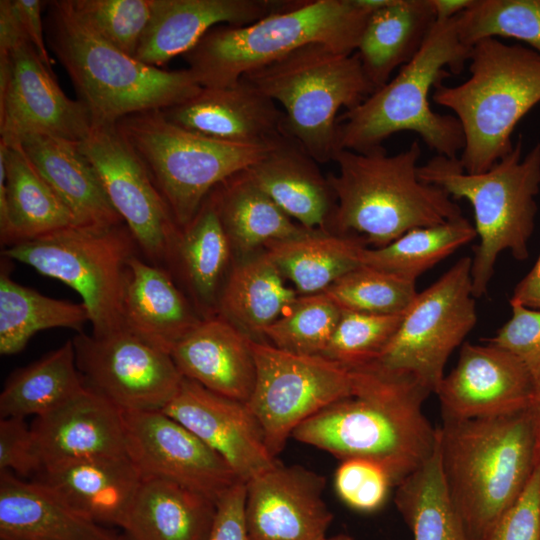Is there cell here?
Wrapping results in <instances>:
<instances>
[{"label":"cell","mask_w":540,"mask_h":540,"mask_svg":"<svg viewBox=\"0 0 540 540\" xmlns=\"http://www.w3.org/2000/svg\"><path fill=\"white\" fill-rule=\"evenodd\" d=\"M355 370L352 394L316 413L291 438L340 461L359 458L381 466L398 485L434 452L438 428L423 413L431 392L411 376L373 364Z\"/></svg>","instance_id":"1"},{"label":"cell","mask_w":540,"mask_h":540,"mask_svg":"<svg viewBox=\"0 0 540 540\" xmlns=\"http://www.w3.org/2000/svg\"><path fill=\"white\" fill-rule=\"evenodd\" d=\"M421 146L417 140L397 154L383 146L367 152L338 150V174L327 179L335 197L329 225L336 233L362 235L372 248L383 247L404 233L463 216L443 189L418 175Z\"/></svg>","instance_id":"2"},{"label":"cell","mask_w":540,"mask_h":540,"mask_svg":"<svg viewBox=\"0 0 540 540\" xmlns=\"http://www.w3.org/2000/svg\"><path fill=\"white\" fill-rule=\"evenodd\" d=\"M44 20L48 49L70 77L89 111L92 126L181 103L202 86L187 68L164 70L145 64L95 33L69 0L48 1Z\"/></svg>","instance_id":"3"},{"label":"cell","mask_w":540,"mask_h":540,"mask_svg":"<svg viewBox=\"0 0 540 540\" xmlns=\"http://www.w3.org/2000/svg\"><path fill=\"white\" fill-rule=\"evenodd\" d=\"M457 16L436 21L418 53L395 77L338 116L337 151L367 152L395 133L411 131L438 155L457 158L464 146L459 121L434 112L429 104L431 89L461 73L469 60L471 46L459 37Z\"/></svg>","instance_id":"4"},{"label":"cell","mask_w":540,"mask_h":540,"mask_svg":"<svg viewBox=\"0 0 540 540\" xmlns=\"http://www.w3.org/2000/svg\"><path fill=\"white\" fill-rule=\"evenodd\" d=\"M438 436L443 475L466 534L482 540L536 469L530 412L443 419Z\"/></svg>","instance_id":"5"},{"label":"cell","mask_w":540,"mask_h":540,"mask_svg":"<svg viewBox=\"0 0 540 540\" xmlns=\"http://www.w3.org/2000/svg\"><path fill=\"white\" fill-rule=\"evenodd\" d=\"M372 12L362 0L296 1L248 25L216 26L183 57L202 87H229L311 43L355 53Z\"/></svg>","instance_id":"6"},{"label":"cell","mask_w":540,"mask_h":540,"mask_svg":"<svg viewBox=\"0 0 540 540\" xmlns=\"http://www.w3.org/2000/svg\"><path fill=\"white\" fill-rule=\"evenodd\" d=\"M418 175L453 199H466L473 208L479 238L471 266L475 298L487 293L503 251L518 261L529 257L540 191V143L523 155L519 137L510 153L483 173H468L458 157L437 155L419 165Z\"/></svg>","instance_id":"7"},{"label":"cell","mask_w":540,"mask_h":540,"mask_svg":"<svg viewBox=\"0 0 540 540\" xmlns=\"http://www.w3.org/2000/svg\"><path fill=\"white\" fill-rule=\"evenodd\" d=\"M468 61L469 78L455 86L438 84L432 99L461 125L463 169L483 173L510 153L516 125L540 102V55L486 38L471 47Z\"/></svg>","instance_id":"8"},{"label":"cell","mask_w":540,"mask_h":540,"mask_svg":"<svg viewBox=\"0 0 540 540\" xmlns=\"http://www.w3.org/2000/svg\"><path fill=\"white\" fill-rule=\"evenodd\" d=\"M240 79L281 105L287 133L317 163L333 160L337 152L339 110H351L375 92L356 52L321 43L302 46Z\"/></svg>","instance_id":"9"},{"label":"cell","mask_w":540,"mask_h":540,"mask_svg":"<svg viewBox=\"0 0 540 540\" xmlns=\"http://www.w3.org/2000/svg\"><path fill=\"white\" fill-rule=\"evenodd\" d=\"M116 125L181 229L218 184L249 168L274 143L242 144L212 138L170 122L158 109L130 114Z\"/></svg>","instance_id":"10"},{"label":"cell","mask_w":540,"mask_h":540,"mask_svg":"<svg viewBox=\"0 0 540 540\" xmlns=\"http://www.w3.org/2000/svg\"><path fill=\"white\" fill-rule=\"evenodd\" d=\"M137 244L125 223L71 226L5 247L3 256L57 279L82 298L100 336L122 329V304L129 260Z\"/></svg>","instance_id":"11"},{"label":"cell","mask_w":540,"mask_h":540,"mask_svg":"<svg viewBox=\"0 0 540 540\" xmlns=\"http://www.w3.org/2000/svg\"><path fill=\"white\" fill-rule=\"evenodd\" d=\"M472 258H460L437 281L418 292L399 327L371 364L416 379L436 393L452 352L477 322L471 280Z\"/></svg>","instance_id":"12"},{"label":"cell","mask_w":540,"mask_h":540,"mask_svg":"<svg viewBox=\"0 0 540 540\" xmlns=\"http://www.w3.org/2000/svg\"><path fill=\"white\" fill-rule=\"evenodd\" d=\"M256 378L247 405L277 458L293 431L352 394L355 370L322 355L292 353L251 338Z\"/></svg>","instance_id":"13"},{"label":"cell","mask_w":540,"mask_h":540,"mask_svg":"<svg viewBox=\"0 0 540 540\" xmlns=\"http://www.w3.org/2000/svg\"><path fill=\"white\" fill-rule=\"evenodd\" d=\"M78 146L148 262L173 263L181 228L117 125L92 126Z\"/></svg>","instance_id":"14"},{"label":"cell","mask_w":540,"mask_h":540,"mask_svg":"<svg viewBox=\"0 0 540 540\" xmlns=\"http://www.w3.org/2000/svg\"><path fill=\"white\" fill-rule=\"evenodd\" d=\"M72 340L85 387L121 411L162 410L183 381L170 353L124 329Z\"/></svg>","instance_id":"15"},{"label":"cell","mask_w":540,"mask_h":540,"mask_svg":"<svg viewBox=\"0 0 540 540\" xmlns=\"http://www.w3.org/2000/svg\"><path fill=\"white\" fill-rule=\"evenodd\" d=\"M91 129L86 106L66 96L30 42L0 57L1 143L20 146L31 135L79 143Z\"/></svg>","instance_id":"16"},{"label":"cell","mask_w":540,"mask_h":540,"mask_svg":"<svg viewBox=\"0 0 540 540\" xmlns=\"http://www.w3.org/2000/svg\"><path fill=\"white\" fill-rule=\"evenodd\" d=\"M126 455L142 478L172 481L217 500L240 481L194 433L161 410L122 411Z\"/></svg>","instance_id":"17"},{"label":"cell","mask_w":540,"mask_h":540,"mask_svg":"<svg viewBox=\"0 0 540 540\" xmlns=\"http://www.w3.org/2000/svg\"><path fill=\"white\" fill-rule=\"evenodd\" d=\"M443 419L498 417L529 409L535 384L525 366L496 345L464 342L435 393Z\"/></svg>","instance_id":"18"},{"label":"cell","mask_w":540,"mask_h":540,"mask_svg":"<svg viewBox=\"0 0 540 540\" xmlns=\"http://www.w3.org/2000/svg\"><path fill=\"white\" fill-rule=\"evenodd\" d=\"M161 411L215 451L244 483L279 462L269 451L263 430L247 402L183 378L178 392Z\"/></svg>","instance_id":"19"},{"label":"cell","mask_w":540,"mask_h":540,"mask_svg":"<svg viewBox=\"0 0 540 540\" xmlns=\"http://www.w3.org/2000/svg\"><path fill=\"white\" fill-rule=\"evenodd\" d=\"M326 478L280 461L246 483L251 540H323L333 514L323 499Z\"/></svg>","instance_id":"20"},{"label":"cell","mask_w":540,"mask_h":540,"mask_svg":"<svg viewBox=\"0 0 540 540\" xmlns=\"http://www.w3.org/2000/svg\"><path fill=\"white\" fill-rule=\"evenodd\" d=\"M162 112L180 127L228 142L270 144L287 133L283 110L243 79L229 87H202Z\"/></svg>","instance_id":"21"},{"label":"cell","mask_w":540,"mask_h":540,"mask_svg":"<svg viewBox=\"0 0 540 540\" xmlns=\"http://www.w3.org/2000/svg\"><path fill=\"white\" fill-rule=\"evenodd\" d=\"M296 1L155 0L135 58L160 68L190 51L212 28L244 26L292 6Z\"/></svg>","instance_id":"22"},{"label":"cell","mask_w":540,"mask_h":540,"mask_svg":"<svg viewBox=\"0 0 540 540\" xmlns=\"http://www.w3.org/2000/svg\"><path fill=\"white\" fill-rule=\"evenodd\" d=\"M31 430L43 469L84 458L127 456L122 411L88 388L36 417Z\"/></svg>","instance_id":"23"},{"label":"cell","mask_w":540,"mask_h":540,"mask_svg":"<svg viewBox=\"0 0 540 540\" xmlns=\"http://www.w3.org/2000/svg\"><path fill=\"white\" fill-rule=\"evenodd\" d=\"M251 337L224 317L209 316L179 341L171 356L184 378L223 396L247 402L256 365Z\"/></svg>","instance_id":"24"},{"label":"cell","mask_w":540,"mask_h":540,"mask_svg":"<svg viewBox=\"0 0 540 540\" xmlns=\"http://www.w3.org/2000/svg\"><path fill=\"white\" fill-rule=\"evenodd\" d=\"M142 480L127 456H111L45 468L37 481L93 522L122 528Z\"/></svg>","instance_id":"25"},{"label":"cell","mask_w":540,"mask_h":540,"mask_svg":"<svg viewBox=\"0 0 540 540\" xmlns=\"http://www.w3.org/2000/svg\"><path fill=\"white\" fill-rule=\"evenodd\" d=\"M253 183L304 228L326 230L335 208L328 179L288 133L245 170Z\"/></svg>","instance_id":"26"},{"label":"cell","mask_w":540,"mask_h":540,"mask_svg":"<svg viewBox=\"0 0 540 540\" xmlns=\"http://www.w3.org/2000/svg\"><path fill=\"white\" fill-rule=\"evenodd\" d=\"M0 540H126L75 511L39 481L0 472Z\"/></svg>","instance_id":"27"},{"label":"cell","mask_w":540,"mask_h":540,"mask_svg":"<svg viewBox=\"0 0 540 540\" xmlns=\"http://www.w3.org/2000/svg\"><path fill=\"white\" fill-rule=\"evenodd\" d=\"M201 321L161 266L134 255L129 260L122 329L167 353Z\"/></svg>","instance_id":"28"},{"label":"cell","mask_w":540,"mask_h":540,"mask_svg":"<svg viewBox=\"0 0 540 540\" xmlns=\"http://www.w3.org/2000/svg\"><path fill=\"white\" fill-rule=\"evenodd\" d=\"M20 147L74 216L77 226L109 227L124 223L78 143L31 135Z\"/></svg>","instance_id":"29"},{"label":"cell","mask_w":540,"mask_h":540,"mask_svg":"<svg viewBox=\"0 0 540 540\" xmlns=\"http://www.w3.org/2000/svg\"><path fill=\"white\" fill-rule=\"evenodd\" d=\"M216 502L178 483L143 478L122 529L126 540H207Z\"/></svg>","instance_id":"30"},{"label":"cell","mask_w":540,"mask_h":540,"mask_svg":"<svg viewBox=\"0 0 540 540\" xmlns=\"http://www.w3.org/2000/svg\"><path fill=\"white\" fill-rule=\"evenodd\" d=\"M435 23L431 0H389L369 15L356 54L375 91L415 57Z\"/></svg>","instance_id":"31"},{"label":"cell","mask_w":540,"mask_h":540,"mask_svg":"<svg viewBox=\"0 0 540 540\" xmlns=\"http://www.w3.org/2000/svg\"><path fill=\"white\" fill-rule=\"evenodd\" d=\"M5 166L7 226L0 233L5 247L77 226L70 210L40 175L20 146L0 142Z\"/></svg>","instance_id":"32"},{"label":"cell","mask_w":540,"mask_h":540,"mask_svg":"<svg viewBox=\"0 0 540 540\" xmlns=\"http://www.w3.org/2000/svg\"><path fill=\"white\" fill-rule=\"evenodd\" d=\"M211 195L232 250L243 258L271 241L311 232L295 223L253 183L245 170L222 181Z\"/></svg>","instance_id":"33"},{"label":"cell","mask_w":540,"mask_h":540,"mask_svg":"<svg viewBox=\"0 0 540 540\" xmlns=\"http://www.w3.org/2000/svg\"><path fill=\"white\" fill-rule=\"evenodd\" d=\"M366 242L354 234L311 231L306 235L267 243L266 254L302 295L323 292L361 265Z\"/></svg>","instance_id":"34"},{"label":"cell","mask_w":540,"mask_h":540,"mask_svg":"<svg viewBox=\"0 0 540 540\" xmlns=\"http://www.w3.org/2000/svg\"><path fill=\"white\" fill-rule=\"evenodd\" d=\"M266 254L236 264L220 293L219 315L248 333L263 335L298 297Z\"/></svg>","instance_id":"35"},{"label":"cell","mask_w":540,"mask_h":540,"mask_svg":"<svg viewBox=\"0 0 540 540\" xmlns=\"http://www.w3.org/2000/svg\"><path fill=\"white\" fill-rule=\"evenodd\" d=\"M73 340L15 371L0 394V416H42L85 389Z\"/></svg>","instance_id":"36"},{"label":"cell","mask_w":540,"mask_h":540,"mask_svg":"<svg viewBox=\"0 0 540 540\" xmlns=\"http://www.w3.org/2000/svg\"><path fill=\"white\" fill-rule=\"evenodd\" d=\"M395 487V505L414 540H469L443 475L439 436L433 454Z\"/></svg>","instance_id":"37"},{"label":"cell","mask_w":540,"mask_h":540,"mask_svg":"<svg viewBox=\"0 0 540 540\" xmlns=\"http://www.w3.org/2000/svg\"><path fill=\"white\" fill-rule=\"evenodd\" d=\"M6 266L0 274V353L21 352L33 335L50 328H71L79 333L89 314L85 305L54 299L10 278Z\"/></svg>","instance_id":"38"},{"label":"cell","mask_w":540,"mask_h":540,"mask_svg":"<svg viewBox=\"0 0 540 540\" xmlns=\"http://www.w3.org/2000/svg\"><path fill=\"white\" fill-rule=\"evenodd\" d=\"M231 244L211 193L193 220L181 229L174 261L198 303L218 305L220 282L231 255Z\"/></svg>","instance_id":"39"},{"label":"cell","mask_w":540,"mask_h":540,"mask_svg":"<svg viewBox=\"0 0 540 540\" xmlns=\"http://www.w3.org/2000/svg\"><path fill=\"white\" fill-rule=\"evenodd\" d=\"M475 237L474 226L461 216L442 224L412 229L383 247L365 246L360 262L416 282L421 274Z\"/></svg>","instance_id":"40"},{"label":"cell","mask_w":540,"mask_h":540,"mask_svg":"<svg viewBox=\"0 0 540 540\" xmlns=\"http://www.w3.org/2000/svg\"><path fill=\"white\" fill-rule=\"evenodd\" d=\"M457 28L471 47L486 38H514L540 55V0H473L457 16Z\"/></svg>","instance_id":"41"},{"label":"cell","mask_w":540,"mask_h":540,"mask_svg":"<svg viewBox=\"0 0 540 540\" xmlns=\"http://www.w3.org/2000/svg\"><path fill=\"white\" fill-rule=\"evenodd\" d=\"M340 316V307L324 292L298 296L263 336L285 351L322 355Z\"/></svg>","instance_id":"42"},{"label":"cell","mask_w":540,"mask_h":540,"mask_svg":"<svg viewBox=\"0 0 540 540\" xmlns=\"http://www.w3.org/2000/svg\"><path fill=\"white\" fill-rule=\"evenodd\" d=\"M342 310L401 314L416 294V282L367 265L347 272L323 291Z\"/></svg>","instance_id":"43"},{"label":"cell","mask_w":540,"mask_h":540,"mask_svg":"<svg viewBox=\"0 0 540 540\" xmlns=\"http://www.w3.org/2000/svg\"><path fill=\"white\" fill-rule=\"evenodd\" d=\"M401 314H370L342 310L322 356L349 368L373 363L396 333Z\"/></svg>","instance_id":"44"},{"label":"cell","mask_w":540,"mask_h":540,"mask_svg":"<svg viewBox=\"0 0 540 540\" xmlns=\"http://www.w3.org/2000/svg\"><path fill=\"white\" fill-rule=\"evenodd\" d=\"M77 15L100 37L135 57L155 0H69Z\"/></svg>","instance_id":"45"},{"label":"cell","mask_w":540,"mask_h":540,"mask_svg":"<svg viewBox=\"0 0 540 540\" xmlns=\"http://www.w3.org/2000/svg\"><path fill=\"white\" fill-rule=\"evenodd\" d=\"M338 497L359 512L380 509L393 487L390 477L379 465L359 458L342 460L334 475Z\"/></svg>","instance_id":"46"},{"label":"cell","mask_w":540,"mask_h":540,"mask_svg":"<svg viewBox=\"0 0 540 540\" xmlns=\"http://www.w3.org/2000/svg\"><path fill=\"white\" fill-rule=\"evenodd\" d=\"M510 318L488 343L513 354L529 372L540 391V309L510 303Z\"/></svg>","instance_id":"47"},{"label":"cell","mask_w":540,"mask_h":540,"mask_svg":"<svg viewBox=\"0 0 540 540\" xmlns=\"http://www.w3.org/2000/svg\"><path fill=\"white\" fill-rule=\"evenodd\" d=\"M482 540H540V470L536 467L518 499Z\"/></svg>","instance_id":"48"},{"label":"cell","mask_w":540,"mask_h":540,"mask_svg":"<svg viewBox=\"0 0 540 540\" xmlns=\"http://www.w3.org/2000/svg\"><path fill=\"white\" fill-rule=\"evenodd\" d=\"M36 441L24 418L0 420V472H14L27 477L42 472Z\"/></svg>","instance_id":"49"},{"label":"cell","mask_w":540,"mask_h":540,"mask_svg":"<svg viewBox=\"0 0 540 540\" xmlns=\"http://www.w3.org/2000/svg\"><path fill=\"white\" fill-rule=\"evenodd\" d=\"M246 483L236 482L216 502L207 540H251L245 519Z\"/></svg>","instance_id":"50"},{"label":"cell","mask_w":540,"mask_h":540,"mask_svg":"<svg viewBox=\"0 0 540 540\" xmlns=\"http://www.w3.org/2000/svg\"><path fill=\"white\" fill-rule=\"evenodd\" d=\"M45 2L40 0H14L29 42L35 48L46 67L53 73V61L49 55L41 11Z\"/></svg>","instance_id":"51"},{"label":"cell","mask_w":540,"mask_h":540,"mask_svg":"<svg viewBox=\"0 0 540 540\" xmlns=\"http://www.w3.org/2000/svg\"><path fill=\"white\" fill-rule=\"evenodd\" d=\"M26 41L29 42L14 0H1L0 57L10 56L14 49Z\"/></svg>","instance_id":"52"},{"label":"cell","mask_w":540,"mask_h":540,"mask_svg":"<svg viewBox=\"0 0 540 540\" xmlns=\"http://www.w3.org/2000/svg\"><path fill=\"white\" fill-rule=\"evenodd\" d=\"M509 303L540 309V255L513 290Z\"/></svg>","instance_id":"53"},{"label":"cell","mask_w":540,"mask_h":540,"mask_svg":"<svg viewBox=\"0 0 540 540\" xmlns=\"http://www.w3.org/2000/svg\"><path fill=\"white\" fill-rule=\"evenodd\" d=\"M431 2L436 21H446L469 8L473 0H431Z\"/></svg>","instance_id":"54"},{"label":"cell","mask_w":540,"mask_h":540,"mask_svg":"<svg viewBox=\"0 0 540 540\" xmlns=\"http://www.w3.org/2000/svg\"><path fill=\"white\" fill-rule=\"evenodd\" d=\"M528 410L532 418L535 436L536 467L540 470V391L536 393V396Z\"/></svg>","instance_id":"55"},{"label":"cell","mask_w":540,"mask_h":540,"mask_svg":"<svg viewBox=\"0 0 540 540\" xmlns=\"http://www.w3.org/2000/svg\"><path fill=\"white\" fill-rule=\"evenodd\" d=\"M323 540H355L353 537L347 534H337L335 536H326Z\"/></svg>","instance_id":"56"}]
</instances>
